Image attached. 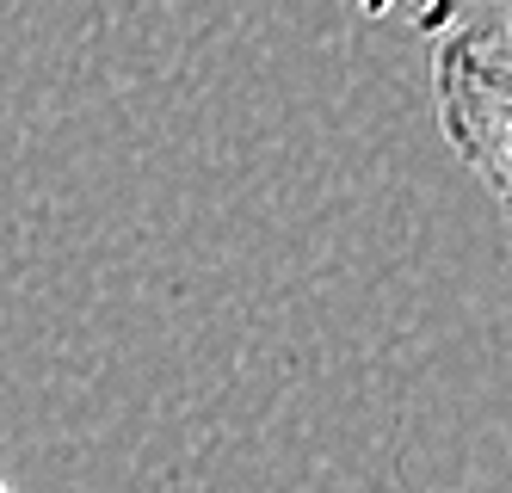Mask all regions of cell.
Listing matches in <instances>:
<instances>
[{
	"instance_id": "cell-2",
	"label": "cell",
	"mask_w": 512,
	"mask_h": 493,
	"mask_svg": "<svg viewBox=\"0 0 512 493\" xmlns=\"http://www.w3.org/2000/svg\"><path fill=\"white\" fill-rule=\"evenodd\" d=\"M364 19H408L414 31H457L463 19H500L512 0H358Z\"/></svg>"
},
{
	"instance_id": "cell-3",
	"label": "cell",
	"mask_w": 512,
	"mask_h": 493,
	"mask_svg": "<svg viewBox=\"0 0 512 493\" xmlns=\"http://www.w3.org/2000/svg\"><path fill=\"white\" fill-rule=\"evenodd\" d=\"M0 493H7V481H0Z\"/></svg>"
},
{
	"instance_id": "cell-1",
	"label": "cell",
	"mask_w": 512,
	"mask_h": 493,
	"mask_svg": "<svg viewBox=\"0 0 512 493\" xmlns=\"http://www.w3.org/2000/svg\"><path fill=\"white\" fill-rule=\"evenodd\" d=\"M432 111L451 155L512 216V13L469 19L432 50Z\"/></svg>"
}]
</instances>
